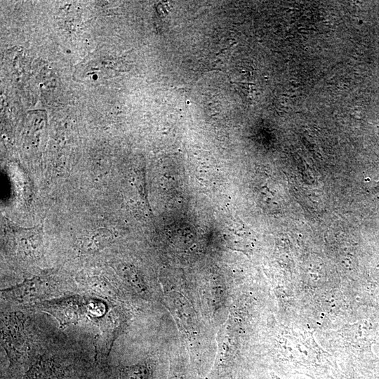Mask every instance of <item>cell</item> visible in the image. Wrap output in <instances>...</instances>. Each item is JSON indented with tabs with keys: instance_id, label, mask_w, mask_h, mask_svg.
<instances>
[{
	"instance_id": "cell-2",
	"label": "cell",
	"mask_w": 379,
	"mask_h": 379,
	"mask_svg": "<svg viewBox=\"0 0 379 379\" xmlns=\"http://www.w3.org/2000/svg\"><path fill=\"white\" fill-rule=\"evenodd\" d=\"M4 340L8 347H12L9 351L10 357L14 359L20 357L17 346L22 345L24 338L22 336V324L16 317H10L4 326Z\"/></svg>"
},
{
	"instance_id": "cell-3",
	"label": "cell",
	"mask_w": 379,
	"mask_h": 379,
	"mask_svg": "<svg viewBox=\"0 0 379 379\" xmlns=\"http://www.w3.org/2000/svg\"><path fill=\"white\" fill-rule=\"evenodd\" d=\"M63 374L60 367L48 359L35 362L26 375L27 379H62Z\"/></svg>"
},
{
	"instance_id": "cell-1",
	"label": "cell",
	"mask_w": 379,
	"mask_h": 379,
	"mask_svg": "<svg viewBox=\"0 0 379 379\" xmlns=\"http://www.w3.org/2000/svg\"><path fill=\"white\" fill-rule=\"evenodd\" d=\"M44 280L36 278L26 281L22 284L4 291L8 298L20 302L37 298L46 292Z\"/></svg>"
},
{
	"instance_id": "cell-4",
	"label": "cell",
	"mask_w": 379,
	"mask_h": 379,
	"mask_svg": "<svg viewBox=\"0 0 379 379\" xmlns=\"http://www.w3.org/2000/svg\"><path fill=\"white\" fill-rule=\"evenodd\" d=\"M146 371L140 367H133L123 369L119 375V379H145Z\"/></svg>"
}]
</instances>
